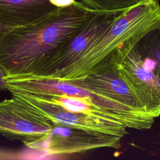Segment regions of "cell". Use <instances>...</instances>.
<instances>
[{
    "instance_id": "cell-11",
    "label": "cell",
    "mask_w": 160,
    "mask_h": 160,
    "mask_svg": "<svg viewBox=\"0 0 160 160\" xmlns=\"http://www.w3.org/2000/svg\"><path fill=\"white\" fill-rule=\"evenodd\" d=\"M138 46L154 61L160 76V28L148 32L140 41Z\"/></svg>"
},
{
    "instance_id": "cell-2",
    "label": "cell",
    "mask_w": 160,
    "mask_h": 160,
    "mask_svg": "<svg viewBox=\"0 0 160 160\" xmlns=\"http://www.w3.org/2000/svg\"><path fill=\"white\" fill-rule=\"evenodd\" d=\"M158 28L159 0H148L131 7L117 16L76 63L51 79L71 81L117 67L148 32Z\"/></svg>"
},
{
    "instance_id": "cell-5",
    "label": "cell",
    "mask_w": 160,
    "mask_h": 160,
    "mask_svg": "<svg viewBox=\"0 0 160 160\" xmlns=\"http://www.w3.org/2000/svg\"><path fill=\"white\" fill-rule=\"evenodd\" d=\"M119 74L141 95L146 111L160 116V76L154 61L138 45L118 66Z\"/></svg>"
},
{
    "instance_id": "cell-15",
    "label": "cell",
    "mask_w": 160,
    "mask_h": 160,
    "mask_svg": "<svg viewBox=\"0 0 160 160\" xmlns=\"http://www.w3.org/2000/svg\"><path fill=\"white\" fill-rule=\"evenodd\" d=\"M11 29L7 28L4 26H2L1 24H0V39L2 38V36L9 30H10Z\"/></svg>"
},
{
    "instance_id": "cell-4",
    "label": "cell",
    "mask_w": 160,
    "mask_h": 160,
    "mask_svg": "<svg viewBox=\"0 0 160 160\" xmlns=\"http://www.w3.org/2000/svg\"><path fill=\"white\" fill-rule=\"evenodd\" d=\"M121 12L97 11L75 36L63 44L35 74L31 75L51 79L68 69L80 59L88 46Z\"/></svg>"
},
{
    "instance_id": "cell-9",
    "label": "cell",
    "mask_w": 160,
    "mask_h": 160,
    "mask_svg": "<svg viewBox=\"0 0 160 160\" xmlns=\"http://www.w3.org/2000/svg\"><path fill=\"white\" fill-rule=\"evenodd\" d=\"M59 8L49 0H0V24L10 29L28 26Z\"/></svg>"
},
{
    "instance_id": "cell-10",
    "label": "cell",
    "mask_w": 160,
    "mask_h": 160,
    "mask_svg": "<svg viewBox=\"0 0 160 160\" xmlns=\"http://www.w3.org/2000/svg\"><path fill=\"white\" fill-rule=\"evenodd\" d=\"M93 9L102 11H123L131 7L148 0H81Z\"/></svg>"
},
{
    "instance_id": "cell-3",
    "label": "cell",
    "mask_w": 160,
    "mask_h": 160,
    "mask_svg": "<svg viewBox=\"0 0 160 160\" xmlns=\"http://www.w3.org/2000/svg\"><path fill=\"white\" fill-rule=\"evenodd\" d=\"M54 126L50 119L16 96L0 101V135L9 141H19L38 151Z\"/></svg>"
},
{
    "instance_id": "cell-13",
    "label": "cell",
    "mask_w": 160,
    "mask_h": 160,
    "mask_svg": "<svg viewBox=\"0 0 160 160\" xmlns=\"http://www.w3.org/2000/svg\"><path fill=\"white\" fill-rule=\"evenodd\" d=\"M7 75L6 71L0 64V91H6L8 90L5 82V77Z\"/></svg>"
},
{
    "instance_id": "cell-12",
    "label": "cell",
    "mask_w": 160,
    "mask_h": 160,
    "mask_svg": "<svg viewBox=\"0 0 160 160\" xmlns=\"http://www.w3.org/2000/svg\"><path fill=\"white\" fill-rule=\"evenodd\" d=\"M22 154L16 151L0 148V159H17L22 158Z\"/></svg>"
},
{
    "instance_id": "cell-1",
    "label": "cell",
    "mask_w": 160,
    "mask_h": 160,
    "mask_svg": "<svg viewBox=\"0 0 160 160\" xmlns=\"http://www.w3.org/2000/svg\"><path fill=\"white\" fill-rule=\"evenodd\" d=\"M97 11L75 1L38 22L8 31L0 39V64L7 76L35 74Z\"/></svg>"
},
{
    "instance_id": "cell-14",
    "label": "cell",
    "mask_w": 160,
    "mask_h": 160,
    "mask_svg": "<svg viewBox=\"0 0 160 160\" xmlns=\"http://www.w3.org/2000/svg\"><path fill=\"white\" fill-rule=\"evenodd\" d=\"M50 2L58 8H63L73 4L76 0H49Z\"/></svg>"
},
{
    "instance_id": "cell-6",
    "label": "cell",
    "mask_w": 160,
    "mask_h": 160,
    "mask_svg": "<svg viewBox=\"0 0 160 160\" xmlns=\"http://www.w3.org/2000/svg\"><path fill=\"white\" fill-rule=\"evenodd\" d=\"M9 92L50 119L54 124L79 128L121 138L127 132L126 126L116 118L86 112H71L56 105L34 99L20 92Z\"/></svg>"
},
{
    "instance_id": "cell-7",
    "label": "cell",
    "mask_w": 160,
    "mask_h": 160,
    "mask_svg": "<svg viewBox=\"0 0 160 160\" xmlns=\"http://www.w3.org/2000/svg\"><path fill=\"white\" fill-rule=\"evenodd\" d=\"M121 140L114 136L54 124L38 151L48 156L69 155L101 148H118Z\"/></svg>"
},
{
    "instance_id": "cell-8",
    "label": "cell",
    "mask_w": 160,
    "mask_h": 160,
    "mask_svg": "<svg viewBox=\"0 0 160 160\" xmlns=\"http://www.w3.org/2000/svg\"><path fill=\"white\" fill-rule=\"evenodd\" d=\"M68 82L89 91L107 94L132 108L148 112L141 95L119 74L116 67Z\"/></svg>"
}]
</instances>
